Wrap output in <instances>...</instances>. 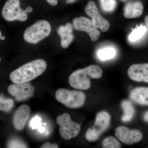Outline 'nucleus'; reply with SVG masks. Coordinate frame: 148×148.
Segmentation results:
<instances>
[{"mask_svg":"<svg viewBox=\"0 0 148 148\" xmlns=\"http://www.w3.org/2000/svg\"><path fill=\"white\" fill-rule=\"evenodd\" d=\"M46 62L39 59L24 64L14 70L10 75V79L13 83L28 82L42 75L47 69Z\"/></svg>","mask_w":148,"mask_h":148,"instance_id":"obj_1","label":"nucleus"},{"mask_svg":"<svg viewBox=\"0 0 148 148\" xmlns=\"http://www.w3.org/2000/svg\"><path fill=\"white\" fill-rule=\"evenodd\" d=\"M103 75V70L98 65H90L77 70L71 74L69 84L74 88L82 90L89 89L91 85L90 79H99Z\"/></svg>","mask_w":148,"mask_h":148,"instance_id":"obj_2","label":"nucleus"},{"mask_svg":"<svg viewBox=\"0 0 148 148\" xmlns=\"http://www.w3.org/2000/svg\"><path fill=\"white\" fill-rule=\"evenodd\" d=\"M56 100L69 108H78L82 107L86 101L84 93L79 90H70L60 88L55 94Z\"/></svg>","mask_w":148,"mask_h":148,"instance_id":"obj_3","label":"nucleus"},{"mask_svg":"<svg viewBox=\"0 0 148 148\" xmlns=\"http://www.w3.org/2000/svg\"><path fill=\"white\" fill-rule=\"evenodd\" d=\"M51 30V27L48 21L39 20L25 30L24 34V39L29 43H38L48 36Z\"/></svg>","mask_w":148,"mask_h":148,"instance_id":"obj_4","label":"nucleus"},{"mask_svg":"<svg viewBox=\"0 0 148 148\" xmlns=\"http://www.w3.org/2000/svg\"><path fill=\"white\" fill-rule=\"evenodd\" d=\"M111 117L106 112H100L96 115L94 125L89 127L85 134L86 140L90 142H95L108 128Z\"/></svg>","mask_w":148,"mask_h":148,"instance_id":"obj_5","label":"nucleus"},{"mask_svg":"<svg viewBox=\"0 0 148 148\" xmlns=\"http://www.w3.org/2000/svg\"><path fill=\"white\" fill-rule=\"evenodd\" d=\"M56 123L60 125L59 133L61 137L65 140H70L75 138L81 129L80 125L72 121L68 113H64L57 117Z\"/></svg>","mask_w":148,"mask_h":148,"instance_id":"obj_6","label":"nucleus"},{"mask_svg":"<svg viewBox=\"0 0 148 148\" xmlns=\"http://www.w3.org/2000/svg\"><path fill=\"white\" fill-rule=\"evenodd\" d=\"M2 15L8 21H24L28 18L27 12L20 8L19 0H8L3 7Z\"/></svg>","mask_w":148,"mask_h":148,"instance_id":"obj_7","label":"nucleus"},{"mask_svg":"<svg viewBox=\"0 0 148 148\" xmlns=\"http://www.w3.org/2000/svg\"><path fill=\"white\" fill-rule=\"evenodd\" d=\"M35 90L34 86L30 83L15 84H11L8 88L10 95L15 98L17 102L26 101L34 95Z\"/></svg>","mask_w":148,"mask_h":148,"instance_id":"obj_8","label":"nucleus"},{"mask_svg":"<svg viewBox=\"0 0 148 148\" xmlns=\"http://www.w3.org/2000/svg\"><path fill=\"white\" fill-rule=\"evenodd\" d=\"M85 12L87 15L91 17V22L96 28L100 29L103 32H107L110 29V22L101 15L93 1L88 2L85 8Z\"/></svg>","mask_w":148,"mask_h":148,"instance_id":"obj_9","label":"nucleus"},{"mask_svg":"<svg viewBox=\"0 0 148 148\" xmlns=\"http://www.w3.org/2000/svg\"><path fill=\"white\" fill-rule=\"evenodd\" d=\"M73 25L74 29L77 31L87 33L92 41H97L101 35L100 31L93 25L91 21L86 17L81 16L74 18Z\"/></svg>","mask_w":148,"mask_h":148,"instance_id":"obj_10","label":"nucleus"},{"mask_svg":"<svg viewBox=\"0 0 148 148\" xmlns=\"http://www.w3.org/2000/svg\"><path fill=\"white\" fill-rule=\"evenodd\" d=\"M115 135L121 142L127 145L139 143L143 138V133L140 130H130L125 126L117 127Z\"/></svg>","mask_w":148,"mask_h":148,"instance_id":"obj_11","label":"nucleus"},{"mask_svg":"<svg viewBox=\"0 0 148 148\" xmlns=\"http://www.w3.org/2000/svg\"><path fill=\"white\" fill-rule=\"evenodd\" d=\"M127 74L134 81L148 83V63L132 65L129 67Z\"/></svg>","mask_w":148,"mask_h":148,"instance_id":"obj_12","label":"nucleus"},{"mask_svg":"<svg viewBox=\"0 0 148 148\" xmlns=\"http://www.w3.org/2000/svg\"><path fill=\"white\" fill-rule=\"evenodd\" d=\"M30 112L29 106L26 105L20 106L16 110L12 118V124L16 130L23 129L29 119Z\"/></svg>","mask_w":148,"mask_h":148,"instance_id":"obj_13","label":"nucleus"},{"mask_svg":"<svg viewBox=\"0 0 148 148\" xmlns=\"http://www.w3.org/2000/svg\"><path fill=\"white\" fill-rule=\"evenodd\" d=\"M144 6L140 1L130 2L125 5L123 15L127 18H134L140 17L143 13Z\"/></svg>","mask_w":148,"mask_h":148,"instance_id":"obj_14","label":"nucleus"},{"mask_svg":"<svg viewBox=\"0 0 148 148\" xmlns=\"http://www.w3.org/2000/svg\"><path fill=\"white\" fill-rule=\"evenodd\" d=\"M73 25L67 23L65 26H61L58 29V34L61 38V46L64 48H67L71 43L74 39L73 34Z\"/></svg>","mask_w":148,"mask_h":148,"instance_id":"obj_15","label":"nucleus"},{"mask_svg":"<svg viewBox=\"0 0 148 148\" xmlns=\"http://www.w3.org/2000/svg\"><path fill=\"white\" fill-rule=\"evenodd\" d=\"M132 101L139 105L148 106V87H138L130 93Z\"/></svg>","mask_w":148,"mask_h":148,"instance_id":"obj_16","label":"nucleus"},{"mask_svg":"<svg viewBox=\"0 0 148 148\" xmlns=\"http://www.w3.org/2000/svg\"><path fill=\"white\" fill-rule=\"evenodd\" d=\"M121 107L123 111V115L122 121L123 122H129L133 118L135 114V109L130 101L124 100L122 102Z\"/></svg>","mask_w":148,"mask_h":148,"instance_id":"obj_17","label":"nucleus"},{"mask_svg":"<svg viewBox=\"0 0 148 148\" xmlns=\"http://www.w3.org/2000/svg\"><path fill=\"white\" fill-rule=\"evenodd\" d=\"M147 31V27L141 25L132 30L128 36V39L131 42H135L141 38Z\"/></svg>","mask_w":148,"mask_h":148,"instance_id":"obj_18","label":"nucleus"},{"mask_svg":"<svg viewBox=\"0 0 148 148\" xmlns=\"http://www.w3.org/2000/svg\"><path fill=\"white\" fill-rule=\"evenodd\" d=\"M101 8L106 12H112L116 8V0H99Z\"/></svg>","mask_w":148,"mask_h":148,"instance_id":"obj_19","label":"nucleus"},{"mask_svg":"<svg viewBox=\"0 0 148 148\" xmlns=\"http://www.w3.org/2000/svg\"><path fill=\"white\" fill-rule=\"evenodd\" d=\"M116 54V51L112 48H107L98 51V57L101 60H109L113 58Z\"/></svg>","mask_w":148,"mask_h":148,"instance_id":"obj_20","label":"nucleus"},{"mask_svg":"<svg viewBox=\"0 0 148 148\" xmlns=\"http://www.w3.org/2000/svg\"><path fill=\"white\" fill-rule=\"evenodd\" d=\"M14 106V102L11 99L0 97V111L5 112H10Z\"/></svg>","mask_w":148,"mask_h":148,"instance_id":"obj_21","label":"nucleus"},{"mask_svg":"<svg viewBox=\"0 0 148 148\" xmlns=\"http://www.w3.org/2000/svg\"><path fill=\"white\" fill-rule=\"evenodd\" d=\"M102 146L104 148H119L121 147L119 141L112 136L104 139L102 143Z\"/></svg>","mask_w":148,"mask_h":148,"instance_id":"obj_22","label":"nucleus"},{"mask_svg":"<svg viewBox=\"0 0 148 148\" xmlns=\"http://www.w3.org/2000/svg\"><path fill=\"white\" fill-rule=\"evenodd\" d=\"M8 148H27V145L23 141L16 138H12L7 144Z\"/></svg>","mask_w":148,"mask_h":148,"instance_id":"obj_23","label":"nucleus"},{"mask_svg":"<svg viewBox=\"0 0 148 148\" xmlns=\"http://www.w3.org/2000/svg\"><path fill=\"white\" fill-rule=\"evenodd\" d=\"M41 119L38 116H35L30 122V126L33 129H38L42 126Z\"/></svg>","mask_w":148,"mask_h":148,"instance_id":"obj_24","label":"nucleus"},{"mask_svg":"<svg viewBox=\"0 0 148 148\" xmlns=\"http://www.w3.org/2000/svg\"><path fill=\"white\" fill-rule=\"evenodd\" d=\"M41 148H58V146L57 144L56 143H53L52 144H51L49 143H46L44 144L41 147Z\"/></svg>","mask_w":148,"mask_h":148,"instance_id":"obj_25","label":"nucleus"},{"mask_svg":"<svg viewBox=\"0 0 148 148\" xmlns=\"http://www.w3.org/2000/svg\"><path fill=\"white\" fill-rule=\"evenodd\" d=\"M49 4L52 6L57 5L58 4V1L57 0H46Z\"/></svg>","mask_w":148,"mask_h":148,"instance_id":"obj_26","label":"nucleus"},{"mask_svg":"<svg viewBox=\"0 0 148 148\" xmlns=\"http://www.w3.org/2000/svg\"><path fill=\"white\" fill-rule=\"evenodd\" d=\"M143 119L146 122H148V111L144 114L143 116Z\"/></svg>","mask_w":148,"mask_h":148,"instance_id":"obj_27","label":"nucleus"},{"mask_svg":"<svg viewBox=\"0 0 148 148\" xmlns=\"http://www.w3.org/2000/svg\"><path fill=\"white\" fill-rule=\"evenodd\" d=\"M38 129L40 133H42V132H44L45 131V128L44 127H43L42 125L40 127H39Z\"/></svg>","mask_w":148,"mask_h":148,"instance_id":"obj_28","label":"nucleus"},{"mask_svg":"<svg viewBox=\"0 0 148 148\" xmlns=\"http://www.w3.org/2000/svg\"><path fill=\"white\" fill-rule=\"evenodd\" d=\"M33 11V8L31 7H29L27 8V9L25 10V11L27 13H30V12H32Z\"/></svg>","mask_w":148,"mask_h":148,"instance_id":"obj_29","label":"nucleus"},{"mask_svg":"<svg viewBox=\"0 0 148 148\" xmlns=\"http://www.w3.org/2000/svg\"><path fill=\"white\" fill-rule=\"evenodd\" d=\"M145 22L146 26L148 27V15H147L145 18Z\"/></svg>","mask_w":148,"mask_h":148,"instance_id":"obj_30","label":"nucleus"},{"mask_svg":"<svg viewBox=\"0 0 148 148\" xmlns=\"http://www.w3.org/2000/svg\"><path fill=\"white\" fill-rule=\"evenodd\" d=\"M77 0H66V3H72L76 1Z\"/></svg>","mask_w":148,"mask_h":148,"instance_id":"obj_31","label":"nucleus"},{"mask_svg":"<svg viewBox=\"0 0 148 148\" xmlns=\"http://www.w3.org/2000/svg\"><path fill=\"white\" fill-rule=\"evenodd\" d=\"M1 40H4L5 39V37L4 36H1Z\"/></svg>","mask_w":148,"mask_h":148,"instance_id":"obj_32","label":"nucleus"},{"mask_svg":"<svg viewBox=\"0 0 148 148\" xmlns=\"http://www.w3.org/2000/svg\"><path fill=\"white\" fill-rule=\"evenodd\" d=\"M1 31H0V39H1Z\"/></svg>","mask_w":148,"mask_h":148,"instance_id":"obj_33","label":"nucleus"},{"mask_svg":"<svg viewBox=\"0 0 148 148\" xmlns=\"http://www.w3.org/2000/svg\"><path fill=\"white\" fill-rule=\"evenodd\" d=\"M1 58H0V61H1Z\"/></svg>","mask_w":148,"mask_h":148,"instance_id":"obj_34","label":"nucleus"}]
</instances>
